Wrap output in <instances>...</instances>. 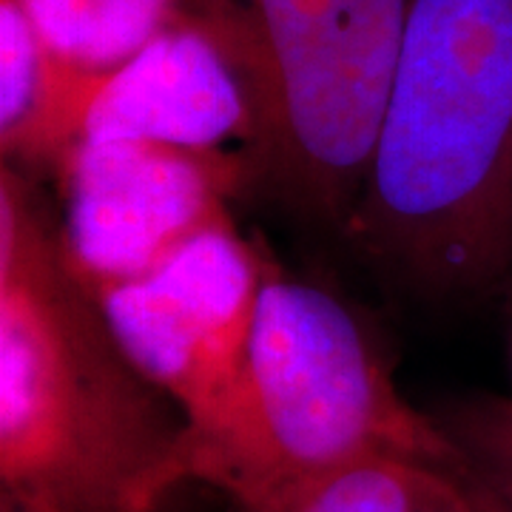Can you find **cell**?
Returning a JSON list of instances; mask_svg holds the SVG:
<instances>
[{
  "mask_svg": "<svg viewBox=\"0 0 512 512\" xmlns=\"http://www.w3.org/2000/svg\"><path fill=\"white\" fill-rule=\"evenodd\" d=\"M390 296L512 288V0H413L365 188L342 237Z\"/></svg>",
  "mask_w": 512,
  "mask_h": 512,
  "instance_id": "1",
  "label": "cell"
},
{
  "mask_svg": "<svg viewBox=\"0 0 512 512\" xmlns=\"http://www.w3.org/2000/svg\"><path fill=\"white\" fill-rule=\"evenodd\" d=\"M185 416L137 370L26 171L0 165V487L74 512H154Z\"/></svg>",
  "mask_w": 512,
  "mask_h": 512,
  "instance_id": "2",
  "label": "cell"
},
{
  "mask_svg": "<svg viewBox=\"0 0 512 512\" xmlns=\"http://www.w3.org/2000/svg\"><path fill=\"white\" fill-rule=\"evenodd\" d=\"M373 453L470 470L456 444L399 396L356 313L336 293L268 268L237 382L214 419L185 430L177 484L202 481L237 512H262Z\"/></svg>",
  "mask_w": 512,
  "mask_h": 512,
  "instance_id": "3",
  "label": "cell"
},
{
  "mask_svg": "<svg viewBox=\"0 0 512 512\" xmlns=\"http://www.w3.org/2000/svg\"><path fill=\"white\" fill-rule=\"evenodd\" d=\"M413 0H183L251 100L248 185L342 237L362 197Z\"/></svg>",
  "mask_w": 512,
  "mask_h": 512,
  "instance_id": "4",
  "label": "cell"
},
{
  "mask_svg": "<svg viewBox=\"0 0 512 512\" xmlns=\"http://www.w3.org/2000/svg\"><path fill=\"white\" fill-rule=\"evenodd\" d=\"M265 271L222 220L140 276L94 291L128 359L183 410L185 430L214 419L237 382Z\"/></svg>",
  "mask_w": 512,
  "mask_h": 512,
  "instance_id": "5",
  "label": "cell"
},
{
  "mask_svg": "<svg viewBox=\"0 0 512 512\" xmlns=\"http://www.w3.org/2000/svg\"><path fill=\"white\" fill-rule=\"evenodd\" d=\"M60 237L92 291L140 276L222 220L245 168L146 140L77 143L60 165Z\"/></svg>",
  "mask_w": 512,
  "mask_h": 512,
  "instance_id": "6",
  "label": "cell"
},
{
  "mask_svg": "<svg viewBox=\"0 0 512 512\" xmlns=\"http://www.w3.org/2000/svg\"><path fill=\"white\" fill-rule=\"evenodd\" d=\"M106 140H146L248 163L251 100L217 40L180 15L100 77L77 143Z\"/></svg>",
  "mask_w": 512,
  "mask_h": 512,
  "instance_id": "7",
  "label": "cell"
},
{
  "mask_svg": "<svg viewBox=\"0 0 512 512\" xmlns=\"http://www.w3.org/2000/svg\"><path fill=\"white\" fill-rule=\"evenodd\" d=\"M103 74L57 57L20 0H0V154L15 168H57L80 140Z\"/></svg>",
  "mask_w": 512,
  "mask_h": 512,
  "instance_id": "8",
  "label": "cell"
},
{
  "mask_svg": "<svg viewBox=\"0 0 512 512\" xmlns=\"http://www.w3.org/2000/svg\"><path fill=\"white\" fill-rule=\"evenodd\" d=\"M183 0H20L46 46L92 74L114 72L180 18Z\"/></svg>",
  "mask_w": 512,
  "mask_h": 512,
  "instance_id": "9",
  "label": "cell"
},
{
  "mask_svg": "<svg viewBox=\"0 0 512 512\" xmlns=\"http://www.w3.org/2000/svg\"><path fill=\"white\" fill-rule=\"evenodd\" d=\"M467 473L421 458L373 453L299 484L262 512H421Z\"/></svg>",
  "mask_w": 512,
  "mask_h": 512,
  "instance_id": "10",
  "label": "cell"
},
{
  "mask_svg": "<svg viewBox=\"0 0 512 512\" xmlns=\"http://www.w3.org/2000/svg\"><path fill=\"white\" fill-rule=\"evenodd\" d=\"M484 467H470V473L484 490L512 512V407L501 416L487 421L484 427Z\"/></svg>",
  "mask_w": 512,
  "mask_h": 512,
  "instance_id": "11",
  "label": "cell"
},
{
  "mask_svg": "<svg viewBox=\"0 0 512 512\" xmlns=\"http://www.w3.org/2000/svg\"><path fill=\"white\" fill-rule=\"evenodd\" d=\"M421 512H507L501 507V501L495 498L490 490H484L478 484L473 473L456 481L447 493L441 495L439 501H433L427 510Z\"/></svg>",
  "mask_w": 512,
  "mask_h": 512,
  "instance_id": "12",
  "label": "cell"
},
{
  "mask_svg": "<svg viewBox=\"0 0 512 512\" xmlns=\"http://www.w3.org/2000/svg\"><path fill=\"white\" fill-rule=\"evenodd\" d=\"M0 512H74L60 507L55 501H46L40 495L18 493V490H6L0 487Z\"/></svg>",
  "mask_w": 512,
  "mask_h": 512,
  "instance_id": "13",
  "label": "cell"
}]
</instances>
